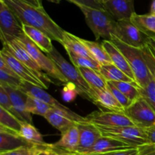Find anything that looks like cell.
Returning a JSON list of instances; mask_svg holds the SVG:
<instances>
[{
    "mask_svg": "<svg viewBox=\"0 0 155 155\" xmlns=\"http://www.w3.org/2000/svg\"><path fill=\"white\" fill-rule=\"evenodd\" d=\"M107 89H108L110 91V92L113 94V95L115 97V98L117 100L118 102L123 106L124 110H125L126 108H127L128 107H130V106L131 105L132 103L133 102L131 100L129 99L127 97H126L119 89H117V88L109 81H107Z\"/></svg>",
    "mask_w": 155,
    "mask_h": 155,
    "instance_id": "8d00e7d4",
    "label": "cell"
},
{
    "mask_svg": "<svg viewBox=\"0 0 155 155\" xmlns=\"http://www.w3.org/2000/svg\"><path fill=\"white\" fill-rule=\"evenodd\" d=\"M22 1L26 3H28V4L30 5H32L33 6H36V7L43 8L40 0H22Z\"/></svg>",
    "mask_w": 155,
    "mask_h": 155,
    "instance_id": "bcb514c9",
    "label": "cell"
},
{
    "mask_svg": "<svg viewBox=\"0 0 155 155\" xmlns=\"http://www.w3.org/2000/svg\"><path fill=\"white\" fill-rule=\"evenodd\" d=\"M27 146H32V145L16 133L0 127V152L12 151Z\"/></svg>",
    "mask_w": 155,
    "mask_h": 155,
    "instance_id": "7402d4cb",
    "label": "cell"
},
{
    "mask_svg": "<svg viewBox=\"0 0 155 155\" xmlns=\"http://www.w3.org/2000/svg\"><path fill=\"white\" fill-rule=\"evenodd\" d=\"M99 72L102 74L107 81L136 83L134 80H132L130 77H129L127 74H124L121 70H120L113 64L101 65Z\"/></svg>",
    "mask_w": 155,
    "mask_h": 155,
    "instance_id": "83f0119b",
    "label": "cell"
},
{
    "mask_svg": "<svg viewBox=\"0 0 155 155\" xmlns=\"http://www.w3.org/2000/svg\"><path fill=\"white\" fill-rule=\"evenodd\" d=\"M48 1L51 2H53V3H57V4H58L59 2H61V0H48Z\"/></svg>",
    "mask_w": 155,
    "mask_h": 155,
    "instance_id": "f907efd6",
    "label": "cell"
},
{
    "mask_svg": "<svg viewBox=\"0 0 155 155\" xmlns=\"http://www.w3.org/2000/svg\"><path fill=\"white\" fill-rule=\"evenodd\" d=\"M76 125L80 133V143L76 153L81 154L93 146L102 135L96 126L89 122L77 123Z\"/></svg>",
    "mask_w": 155,
    "mask_h": 155,
    "instance_id": "5bb4252c",
    "label": "cell"
},
{
    "mask_svg": "<svg viewBox=\"0 0 155 155\" xmlns=\"http://www.w3.org/2000/svg\"><path fill=\"white\" fill-rule=\"evenodd\" d=\"M150 13L155 15V0H152L151 5V9H150Z\"/></svg>",
    "mask_w": 155,
    "mask_h": 155,
    "instance_id": "7dc6e473",
    "label": "cell"
},
{
    "mask_svg": "<svg viewBox=\"0 0 155 155\" xmlns=\"http://www.w3.org/2000/svg\"><path fill=\"white\" fill-rule=\"evenodd\" d=\"M130 21L150 39H155V15H138L134 13Z\"/></svg>",
    "mask_w": 155,
    "mask_h": 155,
    "instance_id": "cb8c5ba5",
    "label": "cell"
},
{
    "mask_svg": "<svg viewBox=\"0 0 155 155\" xmlns=\"http://www.w3.org/2000/svg\"><path fill=\"white\" fill-rule=\"evenodd\" d=\"M20 90L24 92V93L27 94V95H30L34 98H38L41 100L43 102L46 103L48 105H49L51 108H55L58 110H60L61 111L65 112L71 118L72 120H74L76 123H86L88 122L86 117L80 116L77 114L75 112L72 111L71 109L67 107L66 106L63 105L61 104L58 100L53 98L51 95L48 93L46 91L42 88L36 86L35 85L31 84V83H27V82H23L22 84L21 85L19 88Z\"/></svg>",
    "mask_w": 155,
    "mask_h": 155,
    "instance_id": "9c48e42d",
    "label": "cell"
},
{
    "mask_svg": "<svg viewBox=\"0 0 155 155\" xmlns=\"http://www.w3.org/2000/svg\"><path fill=\"white\" fill-rule=\"evenodd\" d=\"M101 45L107 51V54L111 60L112 64L117 67L124 74H127L129 77H130L132 80L136 82L133 71H132L126 58L124 57L123 53L120 51L119 48L110 40H104Z\"/></svg>",
    "mask_w": 155,
    "mask_h": 155,
    "instance_id": "ac0fdd59",
    "label": "cell"
},
{
    "mask_svg": "<svg viewBox=\"0 0 155 155\" xmlns=\"http://www.w3.org/2000/svg\"><path fill=\"white\" fill-rule=\"evenodd\" d=\"M24 33L29 39L33 41L43 52L49 54L54 48L51 42V39L41 30L31 27V26L22 24Z\"/></svg>",
    "mask_w": 155,
    "mask_h": 155,
    "instance_id": "44dd1931",
    "label": "cell"
},
{
    "mask_svg": "<svg viewBox=\"0 0 155 155\" xmlns=\"http://www.w3.org/2000/svg\"><path fill=\"white\" fill-rule=\"evenodd\" d=\"M24 80L21 78L9 75L7 73L0 70V85H5L15 89H19Z\"/></svg>",
    "mask_w": 155,
    "mask_h": 155,
    "instance_id": "d590c367",
    "label": "cell"
},
{
    "mask_svg": "<svg viewBox=\"0 0 155 155\" xmlns=\"http://www.w3.org/2000/svg\"><path fill=\"white\" fill-rule=\"evenodd\" d=\"M21 122L15 115L0 107V127L18 135L21 129Z\"/></svg>",
    "mask_w": 155,
    "mask_h": 155,
    "instance_id": "f546056e",
    "label": "cell"
},
{
    "mask_svg": "<svg viewBox=\"0 0 155 155\" xmlns=\"http://www.w3.org/2000/svg\"><path fill=\"white\" fill-rule=\"evenodd\" d=\"M102 136L112 138L135 148L148 145L145 130L137 127H98Z\"/></svg>",
    "mask_w": 155,
    "mask_h": 155,
    "instance_id": "5b68a950",
    "label": "cell"
},
{
    "mask_svg": "<svg viewBox=\"0 0 155 155\" xmlns=\"http://www.w3.org/2000/svg\"><path fill=\"white\" fill-rule=\"evenodd\" d=\"M71 59V62L73 63L74 66L76 68H90V69L95 70V71H99L101 64L95 60L94 58H90L83 57V56L78 55L75 53L70 51H66Z\"/></svg>",
    "mask_w": 155,
    "mask_h": 155,
    "instance_id": "d6a6232c",
    "label": "cell"
},
{
    "mask_svg": "<svg viewBox=\"0 0 155 155\" xmlns=\"http://www.w3.org/2000/svg\"><path fill=\"white\" fill-rule=\"evenodd\" d=\"M47 55L54 62L59 71L67 79L68 83H72L77 87L79 95L93 102L92 89L86 83V80L82 77L78 70L74 66L70 64L54 47L52 51L49 54H47Z\"/></svg>",
    "mask_w": 155,
    "mask_h": 155,
    "instance_id": "277c9868",
    "label": "cell"
},
{
    "mask_svg": "<svg viewBox=\"0 0 155 155\" xmlns=\"http://www.w3.org/2000/svg\"><path fill=\"white\" fill-rule=\"evenodd\" d=\"M39 155H78V154L76 152H71L60 148H54L51 146V144H48V145L43 148Z\"/></svg>",
    "mask_w": 155,
    "mask_h": 155,
    "instance_id": "ab89813d",
    "label": "cell"
},
{
    "mask_svg": "<svg viewBox=\"0 0 155 155\" xmlns=\"http://www.w3.org/2000/svg\"><path fill=\"white\" fill-rule=\"evenodd\" d=\"M51 108V107L49 105L41 100L30 95H27L26 109L28 113L31 114L39 115L44 117Z\"/></svg>",
    "mask_w": 155,
    "mask_h": 155,
    "instance_id": "1f68e13d",
    "label": "cell"
},
{
    "mask_svg": "<svg viewBox=\"0 0 155 155\" xmlns=\"http://www.w3.org/2000/svg\"><path fill=\"white\" fill-rule=\"evenodd\" d=\"M110 83L132 101H136L142 96L139 90L140 87L138 86L137 83H129V82H110Z\"/></svg>",
    "mask_w": 155,
    "mask_h": 155,
    "instance_id": "4dcf8cb0",
    "label": "cell"
},
{
    "mask_svg": "<svg viewBox=\"0 0 155 155\" xmlns=\"http://www.w3.org/2000/svg\"><path fill=\"white\" fill-rule=\"evenodd\" d=\"M0 57H2L5 61L6 63L13 70L14 72L24 82L39 86V87L44 89L45 90L48 89V86L45 82L52 83L50 79H48L47 76L40 75V74L35 72L34 71L30 69L29 67L26 66L24 64L15 58L5 48H2L1 51H0Z\"/></svg>",
    "mask_w": 155,
    "mask_h": 155,
    "instance_id": "8992f818",
    "label": "cell"
},
{
    "mask_svg": "<svg viewBox=\"0 0 155 155\" xmlns=\"http://www.w3.org/2000/svg\"><path fill=\"white\" fill-rule=\"evenodd\" d=\"M0 34L17 39L24 35L20 20L2 0H0Z\"/></svg>",
    "mask_w": 155,
    "mask_h": 155,
    "instance_id": "4fadbf2b",
    "label": "cell"
},
{
    "mask_svg": "<svg viewBox=\"0 0 155 155\" xmlns=\"http://www.w3.org/2000/svg\"><path fill=\"white\" fill-rule=\"evenodd\" d=\"M22 24L31 26L41 30L53 40L62 45L64 30L47 14L44 8H38L22 0H2Z\"/></svg>",
    "mask_w": 155,
    "mask_h": 155,
    "instance_id": "6da1fadb",
    "label": "cell"
},
{
    "mask_svg": "<svg viewBox=\"0 0 155 155\" xmlns=\"http://www.w3.org/2000/svg\"><path fill=\"white\" fill-rule=\"evenodd\" d=\"M19 39L42 71H44L45 74L52 77L53 79L59 80L64 84L68 83L67 79L59 71L54 62L48 57V55L44 54L43 51L39 49V47L33 41L30 40L25 34Z\"/></svg>",
    "mask_w": 155,
    "mask_h": 155,
    "instance_id": "ba28073f",
    "label": "cell"
},
{
    "mask_svg": "<svg viewBox=\"0 0 155 155\" xmlns=\"http://www.w3.org/2000/svg\"><path fill=\"white\" fill-rule=\"evenodd\" d=\"M18 136L32 145L46 146L48 145V143L45 142L43 136L39 133V130L33 124L25 121L21 122V129L18 133Z\"/></svg>",
    "mask_w": 155,
    "mask_h": 155,
    "instance_id": "484cf974",
    "label": "cell"
},
{
    "mask_svg": "<svg viewBox=\"0 0 155 155\" xmlns=\"http://www.w3.org/2000/svg\"><path fill=\"white\" fill-rule=\"evenodd\" d=\"M78 155H83V154H78Z\"/></svg>",
    "mask_w": 155,
    "mask_h": 155,
    "instance_id": "f5cc1de1",
    "label": "cell"
},
{
    "mask_svg": "<svg viewBox=\"0 0 155 155\" xmlns=\"http://www.w3.org/2000/svg\"><path fill=\"white\" fill-rule=\"evenodd\" d=\"M114 36L130 46L142 48L149 41V38L142 33L130 20L117 21Z\"/></svg>",
    "mask_w": 155,
    "mask_h": 155,
    "instance_id": "30bf717a",
    "label": "cell"
},
{
    "mask_svg": "<svg viewBox=\"0 0 155 155\" xmlns=\"http://www.w3.org/2000/svg\"><path fill=\"white\" fill-rule=\"evenodd\" d=\"M77 95H79V92L74 84L71 83L65 84V86L62 91V98L65 101L71 102L74 101Z\"/></svg>",
    "mask_w": 155,
    "mask_h": 155,
    "instance_id": "f35d334b",
    "label": "cell"
},
{
    "mask_svg": "<svg viewBox=\"0 0 155 155\" xmlns=\"http://www.w3.org/2000/svg\"><path fill=\"white\" fill-rule=\"evenodd\" d=\"M124 113L139 128L146 130L155 126L154 110L142 96L133 101Z\"/></svg>",
    "mask_w": 155,
    "mask_h": 155,
    "instance_id": "52a82bcc",
    "label": "cell"
},
{
    "mask_svg": "<svg viewBox=\"0 0 155 155\" xmlns=\"http://www.w3.org/2000/svg\"><path fill=\"white\" fill-rule=\"evenodd\" d=\"M135 147L131 146L127 143L112 139V138L102 136L95 143V145L89 149L86 150L81 154L83 155H96L106 154V153L112 152V151H122V150L130 149Z\"/></svg>",
    "mask_w": 155,
    "mask_h": 155,
    "instance_id": "e0dca14e",
    "label": "cell"
},
{
    "mask_svg": "<svg viewBox=\"0 0 155 155\" xmlns=\"http://www.w3.org/2000/svg\"><path fill=\"white\" fill-rule=\"evenodd\" d=\"M144 148L151 151H155V145H144Z\"/></svg>",
    "mask_w": 155,
    "mask_h": 155,
    "instance_id": "c3c4849f",
    "label": "cell"
},
{
    "mask_svg": "<svg viewBox=\"0 0 155 155\" xmlns=\"http://www.w3.org/2000/svg\"><path fill=\"white\" fill-rule=\"evenodd\" d=\"M139 155H155V151H151L144 148L143 146L139 147Z\"/></svg>",
    "mask_w": 155,
    "mask_h": 155,
    "instance_id": "f6af8a7d",
    "label": "cell"
},
{
    "mask_svg": "<svg viewBox=\"0 0 155 155\" xmlns=\"http://www.w3.org/2000/svg\"><path fill=\"white\" fill-rule=\"evenodd\" d=\"M99 1L101 2V4H104V3L105 2H107V0H99Z\"/></svg>",
    "mask_w": 155,
    "mask_h": 155,
    "instance_id": "816d5d0a",
    "label": "cell"
},
{
    "mask_svg": "<svg viewBox=\"0 0 155 155\" xmlns=\"http://www.w3.org/2000/svg\"><path fill=\"white\" fill-rule=\"evenodd\" d=\"M145 130L147 135L148 145H155V126Z\"/></svg>",
    "mask_w": 155,
    "mask_h": 155,
    "instance_id": "ee69618b",
    "label": "cell"
},
{
    "mask_svg": "<svg viewBox=\"0 0 155 155\" xmlns=\"http://www.w3.org/2000/svg\"><path fill=\"white\" fill-rule=\"evenodd\" d=\"M73 4L78 5H83L86 7L92 8L96 9H102L104 10L103 4H101L99 0H67Z\"/></svg>",
    "mask_w": 155,
    "mask_h": 155,
    "instance_id": "60d3db41",
    "label": "cell"
},
{
    "mask_svg": "<svg viewBox=\"0 0 155 155\" xmlns=\"http://www.w3.org/2000/svg\"><path fill=\"white\" fill-rule=\"evenodd\" d=\"M81 41L86 45L87 49L92 54V58L96 60L100 64L104 65L112 64L110 57L101 44L98 43L97 42H93V41L86 40L84 39H81Z\"/></svg>",
    "mask_w": 155,
    "mask_h": 155,
    "instance_id": "f1b7e54d",
    "label": "cell"
},
{
    "mask_svg": "<svg viewBox=\"0 0 155 155\" xmlns=\"http://www.w3.org/2000/svg\"><path fill=\"white\" fill-rule=\"evenodd\" d=\"M110 41L119 48L128 61L138 86L142 89L145 88L149 82L150 72L142 48L130 46L114 35Z\"/></svg>",
    "mask_w": 155,
    "mask_h": 155,
    "instance_id": "7a4b0ae2",
    "label": "cell"
},
{
    "mask_svg": "<svg viewBox=\"0 0 155 155\" xmlns=\"http://www.w3.org/2000/svg\"><path fill=\"white\" fill-rule=\"evenodd\" d=\"M44 118L52 127L59 130L61 134L77 124L65 112L55 108L50 109Z\"/></svg>",
    "mask_w": 155,
    "mask_h": 155,
    "instance_id": "ffe728a7",
    "label": "cell"
},
{
    "mask_svg": "<svg viewBox=\"0 0 155 155\" xmlns=\"http://www.w3.org/2000/svg\"><path fill=\"white\" fill-rule=\"evenodd\" d=\"M2 86L6 92L8 93L12 101L15 114L18 119L21 121H25L32 124L31 114L28 113L26 109L27 95L20 89H15L5 85H0Z\"/></svg>",
    "mask_w": 155,
    "mask_h": 155,
    "instance_id": "9a60e30c",
    "label": "cell"
},
{
    "mask_svg": "<svg viewBox=\"0 0 155 155\" xmlns=\"http://www.w3.org/2000/svg\"><path fill=\"white\" fill-rule=\"evenodd\" d=\"M85 17V20L89 28L95 35L96 39L103 38L104 40L111 39L114 34L117 21L106 10L96 9L78 5Z\"/></svg>",
    "mask_w": 155,
    "mask_h": 155,
    "instance_id": "3957f363",
    "label": "cell"
},
{
    "mask_svg": "<svg viewBox=\"0 0 155 155\" xmlns=\"http://www.w3.org/2000/svg\"><path fill=\"white\" fill-rule=\"evenodd\" d=\"M91 89H107V81L98 71L90 68H77Z\"/></svg>",
    "mask_w": 155,
    "mask_h": 155,
    "instance_id": "4316f807",
    "label": "cell"
},
{
    "mask_svg": "<svg viewBox=\"0 0 155 155\" xmlns=\"http://www.w3.org/2000/svg\"><path fill=\"white\" fill-rule=\"evenodd\" d=\"M45 147V146H37V145L21 147V148L12 150V151L0 152V155H39Z\"/></svg>",
    "mask_w": 155,
    "mask_h": 155,
    "instance_id": "e575fe53",
    "label": "cell"
},
{
    "mask_svg": "<svg viewBox=\"0 0 155 155\" xmlns=\"http://www.w3.org/2000/svg\"><path fill=\"white\" fill-rule=\"evenodd\" d=\"M115 21L130 20L135 12L134 0H107L103 4Z\"/></svg>",
    "mask_w": 155,
    "mask_h": 155,
    "instance_id": "2e32d148",
    "label": "cell"
},
{
    "mask_svg": "<svg viewBox=\"0 0 155 155\" xmlns=\"http://www.w3.org/2000/svg\"><path fill=\"white\" fill-rule=\"evenodd\" d=\"M62 45L64 47L66 51H72L78 55L83 56V57L93 58L86 45L81 41V39L74 36L69 32L64 31V33Z\"/></svg>",
    "mask_w": 155,
    "mask_h": 155,
    "instance_id": "d4e9b609",
    "label": "cell"
},
{
    "mask_svg": "<svg viewBox=\"0 0 155 155\" xmlns=\"http://www.w3.org/2000/svg\"><path fill=\"white\" fill-rule=\"evenodd\" d=\"M150 72V80L148 85L145 88H139L141 95L146 99L155 111V75L152 72Z\"/></svg>",
    "mask_w": 155,
    "mask_h": 155,
    "instance_id": "836d02e7",
    "label": "cell"
},
{
    "mask_svg": "<svg viewBox=\"0 0 155 155\" xmlns=\"http://www.w3.org/2000/svg\"><path fill=\"white\" fill-rule=\"evenodd\" d=\"M0 70H1V71H3L4 72L7 73L9 75H12L13 76V77L20 78V77L14 72L13 70L9 67V65L6 63L5 61L2 57H0Z\"/></svg>",
    "mask_w": 155,
    "mask_h": 155,
    "instance_id": "7bdbcfd3",
    "label": "cell"
},
{
    "mask_svg": "<svg viewBox=\"0 0 155 155\" xmlns=\"http://www.w3.org/2000/svg\"><path fill=\"white\" fill-rule=\"evenodd\" d=\"M148 43L151 45V46L154 48V49L155 50V39H149L148 41Z\"/></svg>",
    "mask_w": 155,
    "mask_h": 155,
    "instance_id": "681fc988",
    "label": "cell"
},
{
    "mask_svg": "<svg viewBox=\"0 0 155 155\" xmlns=\"http://www.w3.org/2000/svg\"><path fill=\"white\" fill-rule=\"evenodd\" d=\"M88 122L98 127H136L123 111H93L86 117Z\"/></svg>",
    "mask_w": 155,
    "mask_h": 155,
    "instance_id": "8fae6325",
    "label": "cell"
},
{
    "mask_svg": "<svg viewBox=\"0 0 155 155\" xmlns=\"http://www.w3.org/2000/svg\"><path fill=\"white\" fill-rule=\"evenodd\" d=\"M96 155H139V148H130V149L112 151V152L106 153V154H96Z\"/></svg>",
    "mask_w": 155,
    "mask_h": 155,
    "instance_id": "b9f144b4",
    "label": "cell"
},
{
    "mask_svg": "<svg viewBox=\"0 0 155 155\" xmlns=\"http://www.w3.org/2000/svg\"><path fill=\"white\" fill-rule=\"evenodd\" d=\"M0 107L5 109L9 113L12 114L15 116L10 96H9L8 93L6 92L5 89L2 86H0Z\"/></svg>",
    "mask_w": 155,
    "mask_h": 155,
    "instance_id": "74e56055",
    "label": "cell"
},
{
    "mask_svg": "<svg viewBox=\"0 0 155 155\" xmlns=\"http://www.w3.org/2000/svg\"><path fill=\"white\" fill-rule=\"evenodd\" d=\"M92 89V94L93 97V103L99 104L104 108L112 110V111L124 112V108L123 106L118 102L117 100L115 98V97L108 89Z\"/></svg>",
    "mask_w": 155,
    "mask_h": 155,
    "instance_id": "d6986e66",
    "label": "cell"
},
{
    "mask_svg": "<svg viewBox=\"0 0 155 155\" xmlns=\"http://www.w3.org/2000/svg\"><path fill=\"white\" fill-rule=\"evenodd\" d=\"M80 143V133L77 125L62 133L61 139L55 143L51 144L54 148H60L65 151L76 152Z\"/></svg>",
    "mask_w": 155,
    "mask_h": 155,
    "instance_id": "603a6c76",
    "label": "cell"
},
{
    "mask_svg": "<svg viewBox=\"0 0 155 155\" xmlns=\"http://www.w3.org/2000/svg\"><path fill=\"white\" fill-rule=\"evenodd\" d=\"M0 38H1L3 48L7 50L15 58L22 62L26 66L29 67L30 69L34 71L37 74L42 76H46L42 72L39 65L33 60L32 56L27 51V50L26 49L19 39L11 37V36H3L1 34H0Z\"/></svg>",
    "mask_w": 155,
    "mask_h": 155,
    "instance_id": "7c38bea8",
    "label": "cell"
}]
</instances>
